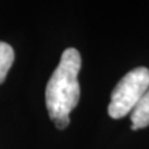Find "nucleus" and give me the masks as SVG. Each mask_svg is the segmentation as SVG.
Wrapping results in <instances>:
<instances>
[{"label": "nucleus", "instance_id": "obj_1", "mask_svg": "<svg viewBox=\"0 0 149 149\" xmlns=\"http://www.w3.org/2000/svg\"><path fill=\"white\" fill-rule=\"evenodd\" d=\"M81 70L80 52L70 47L63 51L58 66L46 86V108L56 128L62 130L70 124V113L81 96L78 73Z\"/></svg>", "mask_w": 149, "mask_h": 149}, {"label": "nucleus", "instance_id": "obj_2", "mask_svg": "<svg viewBox=\"0 0 149 149\" xmlns=\"http://www.w3.org/2000/svg\"><path fill=\"white\" fill-rule=\"evenodd\" d=\"M149 88V70L137 67L129 71L112 91L108 104V114L114 119H119L132 113L143 95Z\"/></svg>", "mask_w": 149, "mask_h": 149}, {"label": "nucleus", "instance_id": "obj_3", "mask_svg": "<svg viewBox=\"0 0 149 149\" xmlns=\"http://www.w3.org/2000/svg\"><path fill=\"white\" fill-rule=\"evenodd\" d=\"M130 120L133 130L146 128L149 125V88L138 102L136 108L132 111Z\"/></svg>", "mask_w": 149, "mask_h": 149}, {"label": "nucleus", "instance_id": "obj_4", "mask_svg": "<svg viewBox=\"0 0 149 149\" xmlns=\"http://www.w3.org/2000/svg\"><path fill=\"white\" fill-rule=\"evenodd\" d=\"M14 58V50L9 44L0 41V85L5 81L9 70L11 68Z\"/></svg>", "mask_w": 149, "mask_h": 149}]
</instances>
